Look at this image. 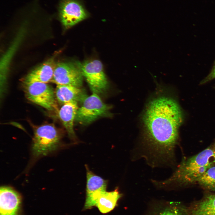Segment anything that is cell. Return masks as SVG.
<instances>
[{
  "mask_svg": "<svg viewBox=\"0 0 215 215\" xmlns=\"http://www.w3.org/2000/svg\"><path fill=\"white\" fill-rule=\"evenodd\" d=\"M215 78V62L210 73L201 82L200 84L206 83Z\"/></svg>",
  "mask_w": 215,
  "mask_h": 215,
  "instance_id": "ac0fdd59",
  "label": "cell"
},
{
  "mask_svg": "<svg viewBox=\"0 0 215 215\" xmlns=\"http://www.w3.org/2000/svg\"><path fill=\"white\" fill-rule=\"evenodd\" d=\"M215 163V150L213 147H209L183 160L170 178L155 184L162 187L173 184L184 185L196 183L197 179Z\"/></svg>",
  "mask_w": 215,
  "mask_h": 215,
  "instance_id": "7a4b0ae2",
  "label": "cell"
},
{
  "mask_svg": "<svg viewBox=\"0 0 215 215\" xmlns=\"http://www.w3.org/2000/svg\"><path fill=\"white\" fill-rule=\"evenodd\" d=\"M188 208L190 215H215V194H206Z\"/></svg>",
  "mask_w": 215,
  "mask_h": 215,
  "instance_id": "5bb4252c",
  "label": "cell"
},
{
  "mask_svg": "<svg viewBox=\"0 0 215 215\" xmlns=\"http://www.w3.org/2000/svg\"><path fill=\"white\" fill-rule=\"evenodd\" d=\"M182 120L180 108L173 98L162 96L149 103L143 118L144 139L156 158L164 161L172 159Z\"/></svg>",
  "mask_w": 215,
  "mask_h": 215,
  "instance_id": "6da1fadb",
  "label": "cell"
},
{
  "mask_svg": "<svg viewBox=\"0 0 215 215\" xmlns=\"http://www.w3.org/2000/svg\"><path fill=\"white\" fill-rule=\"evenodd\" d=\"M213 148H214V149L215 150V144L213 146Z\"/></svg>",
  "mask_w": 215,
  "mask_h": 215,
  "instance_id": "d6986e66",
  "label": "cell"
},
{
  "mask_svg": "<svg viewBox=\"0 0 215 215\" xmlns=\"http://www.w3.org/2000/svg\"><path fill=\"white\" fill-rule=\"evenodd\" d=\"M21 198L12 188L2 186L0 189V215H19Z\"/></svg>",
  "mask_w": 215,
  "mask_h": 215,
  "instance_id": "30bf717a",
  "label": "cell"
},
{
  "mask_svg": "<svg viewBox=\"0 0 215 215\" xmlns=\"http://www.w3.org/2000/svg\"><path fill=\"white\" fill-rule=\"evenodd\" d=\"M55 92L56 99L62 105L74 102H82L87 96L83 90L70 85H57Z\"/></svg>",
  "mask_w": 215,
  "mask_h": 215,
  "instance_id": "7c38bea8",
  "label": "cell"
},
{
  "mask_svg": "<svg viewBox=\"0 0 215 215\" xmlns=\"http://www.w3.org/2000/svg\"><path fill=\"white\" fill-rule=\"evenodd\" d=\"M24 86L28 100L47 110L58 112L55 92L50 86L46 83L35 82Z\"/></svg>",
  "mask_w": 215,
  "mask_h": 215,
  "instance_id": "5b68a950",
  "label": "cell"
},
{
  "mask_svg": "<svg viewBox=\"0 0 215 215\" xmlns=\"http://www.w3.org/2000/svg\"><path fill=\"white\" fill-rule=\"evenodd\" d=\"M77 103L74 102L63 105L58 112L59 117L69 136L73 139L76 137L73 124L79 108Z\"/></svg>",
  "mask_w": 215,
  "mask_h": 215,
  "instance_id": "4fadbf2b",
  "label": "cell"
},
{
  "mask_svg": "<svg viewBox=\"0 0 215 215\" xmlns=\"http://www.w3.org/2000/svg\"><path fill=\"white\" fill-rule=\"evenodd\" d=\"M56 64L52 58L29 73L24 81V85L35 82L47 83L53 78Z\"/></svg>",
  "mask_w": 215,
  "mask_h": 215,
  "instance_id": "8fae6325",
  "label": "cell"
},
{
  "mask_svg": "<svg viewBox=\"0 0 215 215\" xmlns=\"http://www.w3.org/2000/svg\"><path fill=\"white\" fill-rule=\"evenodd\" d=\"M78 64L93 93H102L107 90L108 81L101 61L95 59Z\"/></svg>",
  "mask_w": 215,
  "mask_h": 215,
  "instance_id": "52a82bcc",
  "label": "cell"
},
{
  "mask_svg": "<svg viewBox=\"0 0 215 215\" xmlns=\"http://www.w3.org/2000/svg\"><path fill=\"white\" fill-rule=\"evenodd\" d=\"M86 173V197L98 191L106 190L108 182L90 171L85 165Z\"/></svg>",
  "mask_w": 215,
  "mask_h": 215,
  "instance_id": "9a60e30c",
  "label": "cell"
},
{
  "mask_svg": "<svg viewBox=\"0 0 215 215\" xmlns=\"http://www.w3.org/2000/svg\"><path fill=\"white\" fill-rule=\"evenodd\" d=\"M57 10L61 22L66 28L73 26L89 16L81 0H60Z\"/></svg>",
  "mask_w": 215,
  "mask_h": 215,
  "instance_id": "8992f818",
  "label": "cell"
},
{
  "mask_svg": "<svg viewBox=\"0 0 215 215\" xmlns=\"http://www.w3.org/2000/svg\"><path fill=\"white\" fill-rule=\"evenodd\" d=\"M83 76L79 66L70 62L56 64L51 82L58 85H70L80 88Z\"/></svg>",
  "mask_w": 215,
  "mask_h": 215,
  "instance_id": "ba28073f",
  "label": "cell"
},
{
  "mask_svg": "<svg viewBox=\"0 0 215 215\" xmlns=\"http://www.w3.org/2000/svg\"><path fill=\"white\" fill-rule=\"evenodd\" d=\"M196 183L205 189L215 191V166L209 168Z\"/></svg>",
  "mask_w": 215,
  "mask_h": 215,
  "instance_id": "2e32d148",
  "label": "cell"
},
{
  "mask_svg": "<svg viewBox=\"0 0 215 215\" xmlns=\"http://www.w3.org/2000/svg\"><path fill=\"white\" fill-rule=\"evenodd\" d=\"M61 136L52 124H45L34 130L32 146L33 155L36 158L46 156L56 150L60 146Z\"/></svg>",
  "mask_w": 215,
  "mask_h": 215,
  "instance_id": "3957f363",
  "label": "cell"
},
{
  "mask_svg": "<svg viewBox=\"0 0 215 215\" xmlns=\"http://www.w3.org/2000/svg\"><path fill=\"white\" fill-rule=\"evenodd\" d=\"M157 215H190L188 208L180 203L172 202L163 208Z\"/></svg>",
  "mask_w": 215,
  "mask_h": 215,
  "instance_id": "e0dca14e",
  "label": "cell"
},
{
  "mask_svg": "<svg viewBox=\"0 0 215 215\" xmlns=\"http://www.w3.org/2000/svg\"><path fill=\"white\" fill-rule=\"evenodd\" d=\"M78 108L75 120L80 124L87 125L101 117L110 116L111 107L104 103L95 93L87 96Z\"/></svg>",
  "mask_w": 215,
  "mask_h": 215,
  "instance_id": "277c9868",
  "label": "cell"
},
{
  "mask_svg": "<svg viewBox=\"0 0 215 215\" xmlns=\"http://www.w3.org/2000/svg\"><path fill=\"white\" fill-rule=\"evenodd\" d=\"M121 196L117 189L110 192L106 190L98 191L86 198L84 208L88 209L95 206L101 213H106L115 208Z\"/></svg>",
  "mask_w": 215,
  "mask_h": 215,
  "instance_id": "9c48e42d",
  "label": "cell"
}]
</instances>
